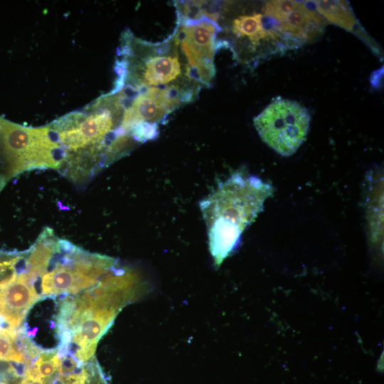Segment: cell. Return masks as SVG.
<instances>
[{"instance_id": "1", "label": "cell", "mask_w": 384, "mask_h": 384, "mask_svg": "<svg viewBox=\"0 0 384 384\" xmlns=\"http://www.w3.org/2000/svg\"><path fill=\"white\" fill-rule=\"evenodd\" d=\"M176 25L166 39L151 42L126 30L117 49L115 85L144 93L177 110L210 87L219 48L216 23L204 14L176 10Z\"/></svg>"}, {"instance_id": "2", "label": "cell", "mask_w": 384, "mask_h": 384, "mask_svg": "<svg viewBox=\"0 0 384 384\" xmlns=\"http://www.w3.org/2000/svg\"><path fill=\"white\" fill-rule=\"evenodd\" d=\"M272 191L260 178L237 173L201 201L215 267L237 248L242 232L262 210Z\"/></svg>"}, {"instance_id": "3", "label": "cell", "mask_w": 384, "mask_h": 384, "mask_svg": "<svg viewBox=\"0 0 384 384\" xmlns=\"http://www.w3.org/2000/svg\"><path fill=\"white\" fill-rule=\"evenodd\" d=\"M63 150L49 127H27L0 116V169L6 177L60 166Z\"/></svg>"}, {"instance_id": "4", "label": "cell", "mask_w": 384, "mask_h": 384, "mask_svg": "<svg viewBox=\"0 0 384 384\" xmlns=\"http://www.w3.org/2000/svg\"><path fill=\"white\" fill-rule=\"evenodd\" d=\"M311 117L297 101L274 99L257 116L254 125L262 141L282 156L293 154L305 140Z\"/></svg>"}, {"instance_id": "5", "label": "cell", "mask_w": 384, "mask_h": 384, "mask_svg": "<svg viewBox=\"0 0 384 384\" xmlns=\"http://www.w3.org/2000/svg\"><path fill=\"white\" fill-rule=\"evenodd\" d=\"M263 14L277 24L279 32H284L300 38L313 37L324 21L320 14L302 2L289 0L267 1Z\"/></svg>"}, {"instance_id": "6", "label": "cell", "mask_w": 384, "mask_h": 384, "mask_svg": "<svg viewBox=\"0 0 384 384\" xmlns=\"http://www.w3.org/2000/svg\"><path fill=\"white\" fill-rule=\"evenodd\" d=\"M38 299L26 273L17 275L15 281L3 288L0 293V316L16 329L31 306Z\"/></svg>"}, {"instance_id": "7", "label": "cell", "mask_w": 384, "mask_h": 384, "mask_svg": "<svg viewBox=\"0 0 384 384\" xmlns=\"http://www.w3.org/2000/svg\"><path fill=\"white\" fill-rule=\"evenodd\" d=\"M230 31L236 39L246 40L254 48L262 41L279 36L274 22L272 21V24L265 15L260 13L235 16L231 21Z\"/></svg>"}, {"instance_id": "8", "label": "cell", "mask_w": 384, "mask_h": 384, "mask_svg": "<svg viewBox=\"0 0 384 384\" xmlns=\"http://www.w3.org/2000/svg\"><path fill=\"white\" fill-rule=\"evenodd\" d=\"M100 279H92L75 272L58 264L56 268L45 274L41 279L43 295L63 292L75 294L82 289L96 286Z\"/></svg>"}, {"instance_id": "9", "label": "cell", "mask_w": 384, "mask_h": 384, "mask_svg": "<svg viewBox=\"0 0 384 384\" xmlns=\"http://www.w3.org/2000/svg\"><path fill=\"white\" fill-rule=\"evenodd\" d=\"M313 4L319 14L330 23L352 31L357 25L351 8L344 1H314Z\"/></svg>"}, {"instance_id": "10", "label": "cell", "mask_w": 384, "mask_h": 384, "mask_svg": "<svg viewBox=\"0 0 384 384\" xmlns=\"http://www.w3.org/2000/svg\"><path fill=\"white\" fill-rule=\"evenodd\" d=\"M16 330L0 331V360L23 362V356L16 352L13 346V338Z\"/></svg>"}, {"instance_id": "11", "label": "cell", "mask_w": 384, "mask_h": 384, "mask_svg": "<svg viewBox=\"0 0 384 384\" xmlns=\"http://www.w3.org/2000/svg\"><path fill=\"white\" fill-rule=\"evenodd\" d=\"M38 331V329L37 328H34L33 330H31V336H36V331Z\"/></svg>"}]
</instances>
